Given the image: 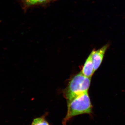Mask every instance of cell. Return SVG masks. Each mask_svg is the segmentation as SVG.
I'll return each instance as SVG.
<instances>
[{
    "label": "cell",
    "mask_w": 125,
    "mask_h": 125,
    "mask_svg": "<svg viewBox=\"0 0 125 125\" xmlns=\"http://www.w3.org/2000/svg\"><path fill=\"white\" fill-rule=\"evenodd\" d=\"M67 102V112L62 120L63 125H66L74 117L83 114H91L92 112L93 106L88 92L78 95Z\"/></svg>",
    "instance_id": "obj_1"
},
{
    "label": "cell",
    "mask_w": 125,
    "mask_h": 125,
    "mask_svg": "<svg viewBox=\"0 0 125 125\" xmlns=\"http://www.w3.org/2000/svg\"><path fill=\"white\" fill-rule=\"evenodd\" d=\"M91 81V77H86L81 72L74 76L64 90V97L67 102L78 95L88 92Z\"/></svg>",
    "instance_id": "obj_2"
},
{
    "label": "cell",
    "mask_w": 125,
    "mask_h": 125,
    "mask_svg": "<svg viewBox=\"0 0 125 125\" xmlns=\"http://www.w3.org/2000/svg\"><path fill=\"white\" fill-rule=\"evenodd\" d=\"M109 46V44H107L100 49L93 50L92 52V60L94 72L97 70L101 65L105 52Z\"/></svg>",
    "instance_id": "obj_3"
},
{
    "label": "cell",
    "mask_w": 125,
    "mask_h": 125,
    "mask_svg": "<svg viewBox=\"0 0 125 125\" xmlns=\"http://www.w3.org/2000/svg\"><path fill=\"white\" fill-rule=\"evenodd\" d=\"M84 76L87 77H91L94 72L93 62L92 60V52L85 61L82 71L81 72Z\"/></svg>",
    "instance_id": "obj_4"
},
{
    "label": "cell",
    "mask_w": 125,
    "mask_h": 125,
    "mask_svg": "<svg viewBox=\"0 0 125 125\" xmlns=\"http://www.w3.org/2000/svg\"><path fill=\"white\" fill-rule=\"evenodd\" d=\"M25 10L37 6L44 5L51 2V0H20Z\"/></svg>",
    "instance_id": "obj_5"
},
{
    "label": "cell",
    "mask_w": 125,
    "mask_h": 125,
    "mask_svg": "<svg viewBox=\"0 0 125 125\" xmlns=\"http://www.w3.org/2000/svg\"><path fill=\"white\" fill-rule=\"evenodd\" d=\"M31 125H50L45 116L37 117L33 119Z\"/></svg>",
    "instance_id": "obj_6"
},
{
    "label": "cell",
    "mask_w": 125,
    "mask_h": 125,
    "mask_svg": "<svg viewBox=\"0 0 125 125\" xmlns=\"http://www.w3.org/2000/svg\"><path fill=\"white\" fill-rule=\"evenodd\" d=\"M54 0H51L52 1H53Z\"/></svg>",
    "instance_id": "obj_7"
}]
</instances>
